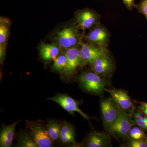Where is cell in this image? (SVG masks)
Here are the masks:
<instances>
[{"label":"cell","mask_w":147,"mask_h":147,"mask_svg":"<svg viewBox=\"0 0 147 147\" xmlns=\"http://www.w3.org/2000/svg\"><path fill=\"white\" fill-rule=\"evenodd\" d=\"M78 80L84 89L91 93L100 95L105 91L104 79L94 71L82 74L78 77Z\"/></svg>","instance_id":"1"},{"label":"cell","mask_w":147,"mask_h":147,"mask_svg":"<svg viewBox=\"0 0 147 147\" xmlns=\"http://www.w3.org/2000/svg\"><path fill=\"white\" fill-rule=\"evenodd\" d=\"M132 116L130 113L121 110L117 118L107 130L108 132L121 138L129 137V130L135 125Z\"/></svg>","instance_id":"2"},{"label":"cell","mask_w":147,"mask_h":147,"mask_svg":"<svg viewBox=\"0 0 147 147\" xmlns=\"http://www.w3.org/2000/svg\"><path fill=\"white\" fill-rule=\"evenodd\" d=\"M100 108L103 125L108 130L117 118L121 110L112 98L101 100Z\"/></svg>","instance_id":"3"},{"label":"cell","mask_w":147,"mask_h":147,"mask_svg":"<svg viewBox=\"0 0 147 147\" xmlns=\"http://www.w3.org/2000/svg\"><path fill=\"white\" fill-rule=\"evenodd\" d=\"M105 91L109 93L111 98L117 103L121 110L133 115L135 111V106L132 99L126 92L123 90L108 89L105 88Z\"/></svg>","instance_id":"4"},{"label":"cell","mask_w":147,"mask_h":147,"mask_svg":"<svg viewBox=\"0 0 147 147\" xmlns=\"http://www.w3.org/2000/svg\"><path fill=\"white\" fill-rule=\"evenodd\" d=\"M47 99L56 102L71 115H74V112H77L86 119L89 121L90 119L88 115H86L79 109L78 102L67 95L58 94L54 97L50 98Z\"/></svg>","instance_id":"5"},{"label":"cell","mask_w":147,"mask_h":147,"mask_svg":"<svg viewBox=\"0 0 147 147\" xmlns=\"http://www.w3.org/2000/svg\"><path fill=\"white\" fill-rule=\"evenodd\" d=\"M107 52L105 47L83 43L80 50L82 64L92 63Z\"/></svg>","instance_id":"6"},{"label":"cell","mask_w":147,"mask_h":147,"mask_svg":"<svg viewBox=\"0 0 147 147\" xmlns=\"http://www.w3.org/2000/svg\"><path fill=\"white\" fill-rule=\"evenodd\" d=\"M93 71L103 78L113 73L114 65L108 52L92 63Z\"/></svg>","instance_id":"7"},{"label":"cell","mask_w":147,"mask_h":147,"mask_svg":"<svg viewBox=\"0 0 147 147\" xmlns=\"http://www.w3.org/2000/svg\"><path fill=\"white\" fill-rule=\"evenodd\" d=\"M56 40L61 47L65 49L74 47L78 43V35L74 27L66 28L57 33Z\"/></svg>","instance_id":"8"},{"label":"cell","mask_w":147,"mask_h":147,"mask_svg":"<svg viewBox=\"0 0 147 147\" xmlns=\"http://www.w3.org/2000/svg\"><path fill=\"white\" fill-rule=\"evenodd\" d=\"M30 129L32 137L38 147L52 146L53 140L44 127L37 125H30Z\"/></svg>","instance_id":"9"},{"label":"cell","mask_w":147,"mask_h":147,"mask_svg":"<svg viewBox=\"0 0 147 147\" xmlns=\"http://www.w3.org/2000/svg\"><path fill=\"white\" fill-rule=\"evenodd\" d=\"M109 34L105 28L97 25L90 32L87 36V39L92 44L100 47H105L109 40Z\"/></svg>","instance_id":"10"},{"label":"cell","mask_w":147,"mask_h":147,"mask_svg":"<svg viewBox=\"0 0 147 147\" xmlns=\"http://www.w3.org/2000/svg\"><path fill=\"white\" fill-rule=\"evenodd\" d=\"M65 55L67 63L64 69V73L65 74H72L82 64L80 50L75 47L69 48L66 51Z\"/></svg>","instance_id":"11"},{"label":"cell","mask_w":147,"mask_h":147,"mask_svg":"<svg viewBox=\"0 0 147 147\" xmlns=\"http://www.w3.org/2000/svg\"><path fill=\"white\" fill-rule=\"evenodd\" d=\"M100 18L99 15L94 11L88 9L80 11L76 16L79 26L83 29L89 28L98 24Z\"/></svg>","instance_id":"12"},{"label":"cell","mask_w":147,"mask_h":147,"mask_svg":"<svg viewBox=\"0 0 147 147\" xmlns=\"http://www.w3.org/2000/svg\"><path fill=\"white\" fill-rule=\"evenodd\" d=\"M87 146L88 147H105L111 146L109 133L105 131L97 132L93 131L87 139Z\"/></svg>","instance_id":"13"},{"label":"cell","mask_w":147,"mask_h":147,"mask_svg":"<svg viewBox=\"0 0 147 147\" xmlns=\"http://www.w3.org/2000/svg\"><path fill=\"white\" fill-rule=\"evenodd\" d=\"M17 123L18 122L14 123L3 127L0 135V146L9 147L11 146Z\"/></svg>","instance_id":"14"},{"label":"cell","mask_w":147,"mask_h":147,"mask_svg":"<svg viewBox=\"0 0 147 147\" xmlns=\"http://www.w3.org/2000/svg\"><path fill=\"white\" fill-rule=\"evenodd\" d=\"M59 137L61 142L64 144H75V132L73 126L70 124L65 123L61 129Z\"/></svg>","instance_id":"15"},{"label":"cell","mask_w":147,"mask_h":147,"mask_svg":"<svg viewBox=\"0 0 147 147\" xmlns=\"http://www.w3.org/2000/svg\"><path fill=\"white\" fill-rule=\"evenodd\" d=\"M41 57L48 61L56 59L59 53V49L57 46L51 44H42L40 49Z\"/></svg>","instance_id":"16"},{"label":"cell","mask_w":147,"mask_h":147,"mask_svg":"<svg viewBox=\"0 0 147 147\" xmlns=\"http://www.w3.org/2000/svg\"><path fill=\"white\" fill-rule=\"evenodd\" d=\"M18 143L21 147H38L32 137L25 132H21L18 136Z\"/></svg>","instance_id":"17"},{"label":"cell","mask_w":147,"mask_h":147,"mask_svg":"<svg viewBox=\"0 0 147 147\" xmlns=\"http://www.w3.org/2000/svg\"><path fill=\"white\" fill-rule=\"evenodd\" d=\"M47 131L48 134L53 140H57L60 137L61 128L60 125L55 121H50L48 123Z\"/></svg>","instance_id":"18"},{"label":"cell","mask_w":147,"mask_h":147,"mask_svg":"<svg viewBox=\"0 0 147 147\" xmlns=\"http://www.w3.org/2000/svg\"><path fill=\"white\" fill-rule=\"evenodd\" d=\"M132 116L135 125L141 127L144 130L147 131V116L139 111L134 112Z\"/></svg>","instance_id":"19"},{"label":"cell","mask_w":147,"mask_h":147,"mask_svg":"<svg viewBox=\"0 0 147 147\" xmlns=\"http://www.w3.org/2000/svg\"><path fill=\"white\" fill-rule=\"evenodd\" d=\"M128 136L134 140H146L147 138L144 130L139 126L131 127L129 132Z\"/></svg>","instance_id":"20"},{"label":"cell","mask_w":147,"mask_h":147,"mask_svg":"<svg viewBox=\"0 0 147 147\" xmlns=\"http://www.w3.org/2000/svg\"><path fill=\"white\" fill-rule=\"evenodd\" d=\"M67 59L65 55H61L56 58L54 61L53 67V69L57 71H61L64 69L66 66Z\"/></svg>","instance_id":"21"},{"label":"cell","mask_w":147,"mask_h":147,"mask_svg":"<svg viewBox=\"0 0 147 147\" xmlns=\"http://www.w3.org/2000/svg\"><path fill=\"white\" fill-rule=\"evenodd\" d=\"M127 144L129 147H147L146 140H134L129 137Z\"/></svg>","instance_id":"22"},{"label":"cell","mask_w":147,"mask_h":147,"mask_svg":"<svg viewBox=\"0 0 147 147\" xmlns=\"http://www.w3.org/2000/svg\"><path fill=\"white\" fill-rule=\"evenodd\" d=\"M8 33V29L5 24H2L1 23L0 26V44L1 45H3L4 44Z\"/></svg>","instance_id":"23"},{"label":"cell","mask_w":147,"mask_h":147,"mask_svg":"<svg viewBox=\"0 0 147 147\" xmlns=\"http://www.w3.org/2000/svg\"><path fill=\"white\" fill-rule=\"evenodd\" d=\"M136 8L139 13L144 14L147 19V0H142L139 4L137 5Z\"/></svg>","instance_id":"24"},{"label":"cell","mask_w":147,"mask_h":147,"mask_svg":"<svg viewBox=\"0 0 147 147\" xmlns=\"http://www.w3.org/2000/svg\"><path fill=\"white\" fill-rule=\"evenodd\" d=\"M138 104V110L145 115L147 116V102L135 101Z\"/></svg>","instance_id":"25"},{"label":"cell","mask_w":147,"mask_h":147,"mask_svg":"<svg viewBox=\"0 0 147 147\" xmlns=\"http://www.w3.org/2000/svg\"><path fill=\"white\" fill-rule=\"evenodd\" d=\"M123 1L127 8L129 10H132L134 7L136 8L137 5L135 4L134 0H123Z\"/></svg>","instance_id":"26"},{"label":"cell","mask_w":147,"mask_h":147,"mask_svg":"<svg viewBox=\"0 0 147 147\" xmlns=\"http://www.w3.org/2000/svg\"><path fill=\"white\" fill-rule=\"evenodd\" d=\"M146 142L147 144V139H146Z\"/></svg>","instance_id":"27"}]
</instances>
